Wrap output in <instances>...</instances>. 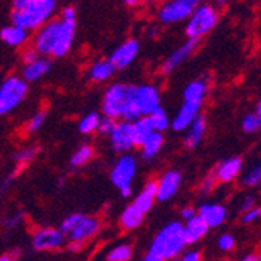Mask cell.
<instances>
[{"instance_id":"f907efd6","label":"cell","mask_w":261,"mask_h":261,"mask_svg":"<svg viewBox=\"0 0 261 261\" xmlns=\"http://www.w3.org/2000/svg\"><path fill=\"white\" fill-rule=\"evenodd\" d=\"M13 183V177H10L8 180H5L4 183H2V186H0V197H2L4 196V193L7 191V189L10 188V185Z\"/></svg>"},{"instance_id":"ac0fdd59","label":"cell","mask_w":261,"mask_h":261,"mask_svg":"<svg viewBox=\"0 0 261 261\" xmlns=\"http://www.w3.org/2000/svg\"><path fill=\"white\" fill-rule=\"evenodd\" d=\"M197 213L199 216L206 222V225L210 228H218L221 227L225 221H227V216H228V211L224 205L221 203H202L199 208H197Z\"/></svg>"},{"instance_id":"30bf717a","label":"cell","mask_w":261,"mask_h":261,"mask_svg":"<svg viewBox=\"0 0 261 261\" xmlns=\"http://www.w3.org/2000/svg\"><path fill=\"white\" fill-rule=\"evenodd\" d=\"M67 243L66 234L61 231V228L54 227H42L38 228L32 236V246L36 250L49 252V250H58Z\"/></svg>"},{"instance_id":"8992f818","label":"cell","mask_w":261,"mask_h":261,"mask_svg":"<svg viewBox=\"0 0 261 261\" xmlns=\"http://www.w3.org/2000/svg\"><path fill=\"white\" fill-rule=\"evenodd\" d=\"M219 22V11L211 4H200L194 8L191 16L185 22V35L186 39L200 41L203 36L211 33L216 29Z\"/></svg>"},{"instance_id":"f5cc1de1","label":"cell","mask_w":261,"mask_h":261,"mask_svg":"<svg viewBox=\"0 0 261 261\" xmlns=\"http://www.w3.org/2000/svg\"><path fill=\"white\" fill-rule=\"evenodd\" d=\"M16 253H4V255H0V261H16Z\"/></svg>"},{"instance_id":"8fae6325","label":"cell","mask_w":261,"mask_h":261,"mask_svg":"<svg viewBox=\"0 0 261 261\" xmlns=\"http://www.w3.org/2000/svg\"><path fill=\"white\" fill-rule=\"evenodd\" d=\"M205 100H196V99H183L177 114L174 116L171 127L175 132H186L193 122L202 114V107Z\"/></svg>"},{"instance_id":"83f0119b","label":"cell","mask_w":261,"mask_h":261,"mask_svg":"<svg viewBox=\"0 0 261 261\" xmlns=\"http://www.w3.org/2000/svg\"><path fill=\"white\" fill-rule=\"evenodd\" d=\"M208 91V83L203 79H196L189 82L183 89V99H196V100H205Z\"/></svg>"},{"instance_id":"9c48e42d","label":"cell","mask_w":261,"mask_h":261,"mask_svg":"<svg viewBox=\"0 0 261 261\" xmlns=\"http://www.w3.org/2000/svg\"><path fill=\"white\" fill-rule=\"evenodd\" d=\"M193 11V7L180 2V0H163L156 10V19L161 25H174V23L186 22Z\"/></svg>"},{"instance_id":"816d5d0a","label":"cell","mask_w":261,"mask_h":261,"mask_svg":"<svg viewBox=\"0 0 261 261\" xmlns=\"http://www.w3.org/2000/svg\"><path fill=\"white\" fill-rule=\"evenodd\" d=\"M180 2H183V4H186V5H189V7L196 8V7H199L200 4H203V0H180Z\"/></svg>"},{"instance_id":"277c9868","label":"cell","mask_w":261,"mask_h":261,"mask_svg":"<svg viewBox=\"0 0 261 261\" xmlns=\"http://www.w3.org/2000/svg\"><path fill=\"white\" fill-rule=\"evenodd\" d=\"M55 10L57 0H32L23 10L11 13V22L27 32H38L54 19Z\"/></svg>"},{"instance_id":"ab89813d","label":"cell","mask_w":261,"mask_h":261,"mask_svg":"<svg viewBox=\"0 0 261 261\" xmlns=\"http://www.w3.org/2000/svg\"><path fill=\"white\" fill-rule=\"evenodd\" d=\"M116 124H117V121H114V119H110V117L102 116V119H100V124H99L97 132H99L102 136H110V135H111V132L114 130Z\"/></svg>"},{"instance_id":"f6af8a7d","label":"cell","mask_w":261,"mask_h":261,"mask_svg":"<svg viewBox=\"0 0 261 261\" xmlns=\"http://www.w3.org/2000/svg\"><path fill=\"white\" fill-rule=\"evenodd\" d=\"M60 17L64 19V20H72V22H75V19H77V11H75L74 7H64V8L61 10Z\"/></svg>"},{"instance_id":"5bb4252c","label":"cell","mask_w":261,"mask_h":261,"mask_svg":"<svg viewBox=\"0 0 261 261\" xmlns=\"http://www.w3.org/2000/svg\"><path fill=\"white\" fill-rule=\"evenodd\" d=\"M197 45H199V41H196V39H186L185 42H181L177 49L174 52H171L169 57L163 61L161 74L169 75V74L175 72V70L196 52Z\"/></svg>"},{"instance_id":"ffe728a7","label":"cell","mask_w":261,"mask_h":261,"mask_svg":"<svg viewBox=\"0 0 261 261\" xmlns=\"http://www.w3.org/2000/svg\"><path fill=\"white\" fill-rule=\"evenodd\" d=\"M183 227H185V240H186L188 246H193V244L202 241L210 231V227L199 216V213H197V216H194L193 219L183 222Z\"/></svg>"},{"instance_id":"cb8c5ba5","label":"cell","mask_w":261,"mask_h":261,"mask_svg":"<svg viewBox=\"0 0 261 261\" xmlns=\"http://www.w3.org/2000/svg\"><path fill=\"white\" fill-rule=\"evenodd\" d=\"M144 218H146V213H142L135 203H130L121 213L119 225H121V228L132 231V230H136L138 227L142 225V222H144Z\"/></svg>"},{"instance_id":"52a82bcc","label":"cell","mask_w":261,"mask_h":261,"mask_svg":"<svg viewBox=\"0 0 261 261\" xmlns=\"http://www.w3.org/2000/svg\"><path fill=\"white\" fill-rule=\"evenodd\" d=\"M29 94L27 82L11 75L8 77L2 85H0V116H5L11 111H14Z\"/></svg>"},{"instance_id":"d590c367","label":"cell","mask_w":261,"mask_h":261,"mask_svg":"<svg viewBox=\"0 0 261 261\" xmlns=\"http://www.w3.org/2000/svg\"><path fill=\"white\" fill-rule=\"evenodd\" d=\"M216 183H218V180H216L215 174H213V172L208 174L206 177H203V180H202L200 185H199V194H200L202 197H208L213 191H215Z\"/></svg>"},{"instance_id":"60d3db41","label":"cell","mask_w":261,"mask_h":261,"mask_svg":"<svg viewBox=\"0 0 261 261\" xmlns=\"http://www.w3.org/2000/svg\"><path fill=\"white\" fill-rule=\"evenodd\" d=\"M22 221H23V215H22V213H16V215H11V216H8V218L4 221V227L8 228V230H13V228H16L17 225H20Z\"/></svg>"},{"instance_id":"9f6ffc18","label":"cell","mask_w":261,"mask_h":261,"mask_svg":"<svg viewBox=\"0 0 261 261\" xmlns=\"http://www.w3.org/2000/svg\"><path fill=\"white\" fill-rule=\"evenodd\" d=\"M213 2H215L216 5H227L230 0H213Z\"/></svg>"},{"instance_id":"74e56055","label":"cell","mask_w":261,"mask_h":261,"mask_svg":"<svg viewBox=\"0 0 261 261\" xmlns=\"http://www.w3.org/2000/svg\"><path fill=\"white\" fill-rule=\"evenodd\" d=\"M236 246V240H234V236L230 234V233H224L219 236V240H218V249L222 250V252H231Z\"/></svg>"},{"instance_id":"c3c4849f","label":"cell","mask_w":261,"mask_h":261,"mask_svg":"<svg viewBox=\"0 0 261 261\" xmlns=\"http://www.w3.org/2000/svg\"><path fill=\"white\" fill-rule=\"evenodd\" d=\"M32 0H13V11H19V10H23Z\"/></svg>"},{"instance_id":"7bdbcfd3","label":"cell","mask_w":261,"mask_h":261,"mask_svg":"<svg viewBox=\"0 0 261 261\" xmlns=\"http://www.w3.org/2000/svg\"><path fill=\"white\" fill-rule=\"evenodd\" d=\"M175 261H202V253L199 250H186Z\"/></svg>"},{"instance_id":"11a10c76","label":"cell","mask_w":261,"mask_h":261,"mask_svg":"<svg viewBox=\"0 0 261 261\" xmlns=\"http://www.w3.org/2000/svg\"><path fill=\"white\" fill-rule=\"evenodd\" d=\"M255 113H256V116L259 117V122H261V100L256 103V108H255Z\"/></svg>"},{"instance_id":"7dc6e473","label":"cell","mask_w":261,"mask_h":261,"mask_svg":"<svg viewBox=\"0 0 261 261\" xmlns=\"http://www.w3.org/2000/svg\"><path fill=\"white\" fill-rule=\"evenodd\" d=\"M122 2L128 7H136V5H150L158 2V0H122Z\"/></svg>"},{"instance_id":"ba28073f","label":"cell","mask_w":261,"mask_h":261,"mask_svg":"<svg viewBox=\"0 0 261 261\" xmlns=\"http://www.w3.org/2000/svg\"><path fill=\"white\" fill-rule=\"evenodd\" d=\"M136 172H138L136 156H133L132 153H124L113 164L111 172H110V180L119 191H122V189L132 188Z\"/></svg>"},{"instance_id":"3957f363","label":"cell","mask_w":261,"mask_h":261,"mask_svg":"<svg viewBox=\"0 0 261 261\" xmlns=\"http://www.w3.org/2000/svg\"><path fill=\"white\" fill-rule=\"evenodd\" d=\"M185 227L180 221H171L161 227L142 256V261H171L177 259L186 249Z\"/></svg>"},{"instance_id":"603a6c76","label":"cell","mask_w":261,"mask_h":261,"mask_svg":"<svg viewBox=\"0 0 261 261\" xmlns=\"http://www.w3.org/2000/svg\"><path fill=\"white\" fill-rule=\"evenodd\" d=\"M206 133V117L203 114H200L197 119L193 122V125L186 130V136H185V147L188 149H196L202 144V141L205 138Z\"/></svg>"},{"instance_id":"d6986e66","label":"cell","mask_w":261,"mask_h":261,"mask_svg":"<svg viewBox=\"0 0 261 261\" xmlns=\"http://www.w3.org/2000/svg\"><path fill=\"white\" fill-rule=\"evenodd\" d=\"M54 61L52 58H47V57H41L39 60L25 64L22 69V79L25 80L27 83H35L38 80H41L42 77H45L47 74L52 70Z\"/></svg>"},{"instance_id":"b9f144b4","label":"cell","mask_w":261,"mask_h":261,"mask_svg":"<svg viewBox=\"0 0 261 261\" xmlns=\"http://www.w3.org/2000/svg\"><path fill=\"white\" fill-rule=\"evenodd\" d=\"M39 58H41V55H39V52L35 49V47L25 49V50H23V54H22L23 66H25V64H30V63H33V61H36V60H39Z\"/></svg>"},{"instance_id":"4dcf8cb0","label":"cell","mask_w":261,"mask_h":261,"mask_svg":"<svg viewBox=\"0 0 261 261\" xmlns=\"http://www.w3.org/2000/svg\"><path fill=\"white\" fill-rule=\"evenodd\" d=\"M149 119L153 125V130L158 133H164L168 128H171V124H172V121L169 119L168 113H166V110L163 107H160L156 111H153L149 116Z\"/></svg>"},{"instance_id":"5b68a950","label":"cell","mask_w":261,"mask_h":261,"mask_svg":"<svg viewBox=\"0 0 261 261\" xmlns=\"http://www.w3.org/2000/svg\"><path fill=\"white\" fill-rule=\"evenodd\" d=\"M100 219L82 215V213H74V215H69L67 218H64L60 228L66 234L67 244L85 246L100 231Z\"/></svg>"},{"instance_id":"484cf974","label":"cell","mask_w":261,"mask_h":261,"mask_svg":"<svg viewBox=\"0 0 261 261\" xmlns=\"http://www.w3.org/2000/svg\"><path fill=\"white\" fill-rule=\"evenodd\" d=\"M0 39H2L7 45L11 47H20L29 41V32L23 30L22 27H17L14 23L8 27H4L0 30Z\"/></svg>"},{"instance_id":"f546056e","label":"cell","mask_w":261,"mask_h":261,"mask_svg":"<svg viewBox=\"0 0 261 261\" xmlns=\"http://www.w3.org/2000/svg\"><path fill=\"white\" fill-rule=\"evenodd\" d=\"M100 119H102V116L97 111H91L85 114L79 122V132L82 135H91L94 132H97Z\"/></svg>"},{"instance_id":"f35d334b","label":"cell","mask_w":261,"mask_h":261,"mask_svg":"<svg viewBox=\"0 0 261 261\" xmlns=\"http://www.w3.org/2000/svg\"><path fill=\"white\" fill-rule=\"evenodd\" d=\"M261 219V205H256L255 208H252L250 211L244 213L241 216V222L244 225H250V224H255L256 221Z\"/></svg>"},{"instance_id":"8d00e7d4","label":"cell","mask_w":261,"mask_h":261,"mask_svg":"<svg viewBox=\"0 0 261 261\" xmlns=\"http://www.w3.org/2000/svg\"><path fill=\"white\" fill-rule=\"evenodd\" d=\"M45 111H38L36 114L32 116V119L27 122V132L29 133H36L42 128V125L45 124Z\"/></svg>"},{"instance_id":"d4e9b609","label":"cell","mask_w":261,"mask_h":261,"mask_svg":"<svg viewBox=\"0 0 261 261\" xmlns=\"http://www.w3.org/2000/svg\"><path fill=\"white\" fill-rule=\"evenodd\" d=\"M163 146H164V135L155 132L152 136H149V138L146 139L144 144H142V146L139 147L141 158L144 160V161H147V163L153 161V160L160 155Z\"/></svg>"},{"instance_id":"bcb514c9","label":"cell","mask_w":261,"mask_h":261,"mask_svg":"<svg viewBox=\"0 0 261 261\" xmlns=\"http://www.w3.org/2000/svg\"><path fill=\"white\" fill-rule=\"evenodd\" d=\"M180 216H181V219L186 222V221H189V219H193L194 216H197V210L193 208V206H185V208L180 211Z\"/></svg>"},{"instance_id":"7402d4cb","label":"cell","mask_w":261,"mask_h":261,"mask_svg":"<svg viewBox=\"0 0 261 261\" xmlns=\"http://www.w3.org/2000/svg\"><path fill=\"white\" fill-rule=\"evenodd\" d=\"M156 194H158V185L156 180H149L146 181V185L142 186V189L138 193L136 199L133 200V203L142 211V213H147L153 208L156 200Z\"/></svg>"},{"instance_id":"9a60e30c","label":"cell","mask_w":261,"mask_h":261,"mask_svg":"<svg viewBox=\"0 0 261 261\" xmlns=\"http://www.w3.org/2000/svg\"><path fill=\"white\" fill-rule=\"evenodd\" d=\"M139 50H141V44L138 39H125L111 52L110 60L117 70H124L133 64V61L139 55Z\"/></svg>"},{"instance_id":"db71d44e","label":"cell","mask_w":261,"mask_h":261,"mask_svg":"<svg viewBox=\"0 0 261 261\" xmlns=\"http://www.w3.org/2000/svg\"><path fill=\"white\" fill-rule=\"evenodd\" d=\"M121 193V196L124 197V199H128V197H132V194H133V189L132 188H127V189H122V191H119Z\"/></svg>"},{"instance_id":"f1b7e54d","label":"cell","mask_w":261,"mask_h":261,"mask_svg":"<svg viewBox=\"0 0 261 261\" xmlns=\"http://www.w3.org/2000/svg\"><path fill=\"white\" fill-rule=\"evenodd\" d=\"M94 158V147L91 144H82L74 153L72 156H70V166L72 168H83V166H86L91 160Z\"/></svg>"},{"instance_id":"ee69618b","label":"cell","mask_w":261,"mask_h":261,"mask_svg":"<svg viewBox=\"0 0 261 261\" xmlns=\"http://www.w3.org/2000/svg\"><path fill=\"white\" fill-rule=\"evenodd\" d=\"M256 206V200H255V197L253 196H246L241 202H240V211L243 213H247V211H250L252 208H255Z\"/></svg>"},{"instance_id":"836d02e7","label":"cell","mask_w":261,"mask_h":261,"mask_svg":"<svg viewBox=\"0 0 261 261\" xmlns=\"http://www.w3.org/2000/svg\"><path fill=\"white\" fill-rule=\"evenodd\" d=\"M241 127H243V132L247 133V135H253V133H258L261 130V122H259V117L256 116V113H247L243 121H241Z\"/></svg>"},{"instance_id":"4316f807","label":"cell","mask_w":261,"mask_h":261,"mask_svg":"<svg viewBox=\"0 0 261 261\" xmlns=\"http://www.w3.org/2000/svg\"><path fill=\"white\" fill-rule=\"evenodd\" d=\"M155 133L153 125L149 119V116H142L141 119L133 122V135H135V144L136 147H141L146 142L149 136Z\"/></svg>"},{"instance_id":"4fadbf2b","label":"cell","mask_w":261,"mask_h":261,"mask_svg":"<svg viewBox=\"0 0 261 261\" xmlns=\"http://www.w3.org/2000/svg\"><path fill=\"white\" fill-rule=\"evenodd\" d=\"M136 103L142 116H150L161 107L160 89L152 83L136 85Z\"/></svg>"},{"instance_id":"e575fe53","label":"cell","mask_w":261,"mask_h":261,"mask_svg":"<svg viewBox=\"0 0 261 261\" xmlns=\"http://www.w3.org/2000/svg\"><path fill=\"white\" fill-rule=\"evenodd\" d=\"M38 152H39V149H38L36 146L23 147V149L17 150V152L13 155V158H14V161H16L17 164H29L30 161L35 160V156L38 155Z\"/></svg>"},{"instance_id":"681fc988","label":"cell","mask_w":261,"mask_h":261,"mask_svg":"<svg viewBox=\"0 0 261 261\" xmlns=\"http://www.w3.org/2000/svg\"><path fill=\"white\" fill-rule=\"evenodd\" d=\"M240 261H261V255L256 252H250V253L244 255Z\"/></svg>"},{"instance_id":"7c38bea8","label":"cell","mask_w":261,"mask_h":261,"mask_svg":"<svg viewBox=\"0 0 261 261\" xmlns=\"http://www.w3.org/2000/svg\"><path fill=\"white\" fill-rule=\"evenodd\" d=\"M110 138V146L114 152L117 153H128L135 144V135H133V122H125V121H117L114 130L111 132Z\"/></svg>"},{"instance_id":"2e32d148","label":"cell","mask_w":261,"mask_h":261,"mask_svg":"<svg viewBox=\"0 0 261 261\" xmlns=\"http://www.w3.org/2000/svg\"><path fill=\"white\" fill-rule=\"evenodd\" d=\"M183 177L177 169H169L166 171L158 180V194H156V200L158 202H168L171 200L174 196H177L178 189L181 186Z\"/></svg>"},{"instance_id":"7a4b0ae2","label":"cell","mask_w":261,"mask_h":261,"mask_svg":"<svg viewBox=\"0 0 261 261\" xmlns=\"http://www.w3.org/2000/svg\"><path fill=\"white\" fill-rule=\"evenodd\" d=\"M102 114L114 121L136 122L142 114L136 103V85L113 83L103 92Z\"/></svg>"},{"instance_id":"6da1fadb","label":"cell","mask_w":261,"mask_h":261,"mask_svg":"<svg viewBox=\"0 0 261 261\" xmlns=\"http://www.w3.org/2000/svg\"><path fill=\"white\" fill-rule=\"evenodd\" d=\"M75 30V22L54 17L35 33L33 47L39 52L41 57L63 58L72 49Z\"/></svg>"},{"instance_id":"e0dca14e","label":"cell","mask_w":261,"mask_h":261,"mask_svg":"<svg viewBox=\"0 0 261 261\" xmlns=\"http://www.w3.org/2000/svg\"><path fill=\"white\" fill-rule=\"evenodd\" d=\"M243 168L244 161L241 156H228L216 166L213 174L219 183H231L243 174Z\"/></svg>"},{"instance_id":"44dd1931","label":"cell","mask_w":261,"mask_h":261,"mask_svg":"<svg viewBox=\"0 0 261 261\" xmlns=\"http://www.w3.org/2000/svg\"><path fill=\"white\" fill-rule=\"evenodd\" d=\"M116 67L114 64L111 63L110 58H102V60H97V61H94L89 69H88V79L94 83H103V82H108L114 72H116Z\"/></svg>"},{"instance_id":"d6a6232c","label":"cell","mask_w":261,"mask_h":261,"mask_svg":"<svg viewBox=\"0 0 261 261\" xmlns=\"http://www.w3.org/2000/svg\"><path fill=\"white\" fill-rule=\"evenodd\" d=\"M241 183L244 188H256L261 185V163L253 164L241 175Z\"/></svg>"},{"instance_id":"1f68e13d","label":"cell","mask_w":261,"mask_h":261,"mask_svg":"<svg viewBox=\"0 0 261 261\" xmlns=\"http://www.w3.org/2000/svg\"><path fill=\"white\" fill-rule=\"evenodd\" d=\"M133 258V247L127 243L114 246L107 253V261H130Z\"/></svg>"}]
</instances>
